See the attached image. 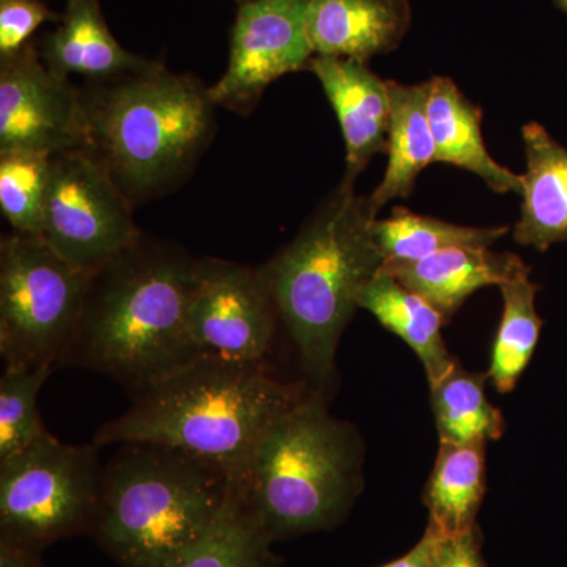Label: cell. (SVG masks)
<instances>
[{"mask_svg":"<svg viewBox=\"0 0 567 567\" xmlns=\"http://www.w3.org/2000/svg\"><path fill=\"white\" fill-rule=\"evenodd\" d=\"M197 267L182 246L142 234L89 278L61 368L91 369L136 394L199 358L188 330Z\"/></svg>","mask_w":567,"mask_h":567,"instance_id":"cell-1","label":"cell"},{"mask_svg":"<svg viewBox=\"0 0 567 567\" xmlns=\"http://www.w3.org/2000/svg\"><path fill=\"white\" fill-rule=\"evenodd\" d=\"M312 386L286 382L264 363L199 357L133 394L132 406L99 429L96 446L159 443L221 466L233 480L257 443Z\"/></svg>","mask_w":567,"mask_h":567,"instance_id":"cell-2","label":"cell"},{"mask_svg":"<svg viewBox=\"0 0 567 567\" xmlns=\"http://www.w3.org/2000/svg\"><path fill=\"white\" fill-rule=\"evenodd\" d=\"M81 92L85 151L102 163L133 207L182 185L215 133L218 106L208 87L159 62L89 82Z\"/></svg>","mask_w":567,"mask_h":567,"instance_id":"cell-3","label":"cell"},{"mask_svg":"<svg viewBox=\"0 0 567 567\" xmlns=\"http://www.w3.org/2000/svg\"><path fill=\"white\" fill-rule=\"evenodd\" d=\"M375 219L371 199L341 183L297 237L262 265L306 382L322 394L334 382L336 352L358 308L357 295L383 265Z\"/></svg>","mask_w":567,"mask_h":567,"instance_id":"cell-4","label":"cell"},{"mask_svg":"<svg viewBox=\"0 0 567 567\" xmlns=\"http://www.w3.org/2000/svg\"><path fill=\"white\" fill-rule=\"evenodd\" d=\"M361 464L357 431L312 388L265 432L234 487L275 543L341 524L360 495Z\"/></svg>","mask_w":567,"mask_h":567,"instance_id":"cell-5","label":"cell"},{"mask_svg":"<svg viewBox=\"0 0 567 567\" xmlns=\"http://www.w3.org/2000/svg\"><path fill=\"white\" fill-rule=\"evenodd\" d=\"M221 466L159 443H123L103 470L95 533L125 567H167L207 533L233 494Z\"/></svg>","mask_w":567,"mask_h":567,"instance_id":"cell-6","label":"cell"},{"mask_svg":"<svg viewBox=\"0 0 567 567\" xmlns=\"http://www.w3.org/2000/svg\"><path fill=\"white\" fill-rule=\"evenodd\" d=\"M89 278L43 238H2L0 354L6 368H61L76 333Z\"/></svg>","mask_w":567,"mask_h":567,"instance_id":"cell-7","label":"cell"},{"mask_svg":"<svg viewBox=\"0 0 567 567\" xmlns=\"http://www.w3.org/2000/svg\"><path fill=\"white\" fill-rule=\"evenodd\" d=\"M99 450L48 435L0 461V537L44 548L95 528L104 470Z\"/></svg>","mask_w":567,"mask_h":567,"instance_id":"cell-8","label":"cell"},{"mask_svg":"<svg viewBox=\"0 0 567 567\" xmlns=\"http://www.w3.org/2000/svg\"><path fill=\"white\" fill-rule=\"evenodd\" d=\"M133 208L85 148L59 153L51 158L41 238L92 275L141 237Z\"/></svg>","mask_w":567,"mask_h":567,"instance_id":"cell-9","label":"cell"},{"mask_svg":"<svg viewBox=\"0 0 567 567\" xmlns=\"http://www.w3.org/2000/svg\"><path fill=\"white\" fill-rule=\"evenodd\" d=\"M279 320L262 267L213 257L199 259L188 330L200 357L264 363Z\"/></svg>","mask_w":567,"mask_h":567,"instance_id":"cell-10","label":"cell"},{"mask_svg":"<svg viewBox=\"0 0 567 567\" xmlns=\"http://www.w3.org/2000/svg\"><path fill=\"white\" fill-rule=\"evenodd\" d=\"M311 0H240L221 80L208 87L216 106L249 114L265 89L284 74L309 70Z\"/></svg>","mask_w":567,"mask_h":567,"instance_id":"cell-11","label":"cell"},{"mask_svg":"<svg viewBox=\"0 0 567 567\" xmlns=\"http://www.w3.org/2000/svg\"><path fill=\"white\" fill-rule=\"evenodd\" d=\"M85 145L81 89L48 69L32 41L0 58V155L54 156Z\"/></svg>","mask_w":567,"mask_h":567,"instance_id":"cell-12","label":"cell"},{"mask_svg":"<svg viewBox=\"0 0 567 567\" xmlns=\"http://www.w3.org/2000/svg\"><path fill=\"white\" fill-rule=\"evenodd\" d=\"M309 70L322 84L338 115L347 153L341 183L353 186L371 159L388 148L391 117L388 81L380 80L364 62L353 59L315 55Z\"/></svg>","mask_w":567,"mask_h":567,"instance_id":"cell-13","label":"cell"},{"mask_svg":"<svg viewBox=\"0 0 567 567\" xmlns=\"http://www.w3.org/2000/svg\"><path fill=\"white\" fill-rule=\"evenodd\" d=\"M383 268L434 306L446 322L483 287H502L529 275L527 264L516 254L488 248L446 249L420 260L385 262Z\"/></svg>","mask_w":567,"mask_h":567,"instance_id":"cell-14","label":"cell"},{"mask_svg":"<svg viewBox=\"0 0 567 567\" xmlns=\"http://www.w3.org/2000/svg\"><path fill=\"white\" fill-rule=\"evenodd\" d=\"M412 21L409 0H311L316 55L364 62L394 50Z\"/></svg>","mask_w":567,"mask_h":567,"instance_id":"cell-15","label":"cell"},{"mask_svg":"<svg viewBox=\"0 0 567 567\" xmlns=\"http://www.w3.org/2000/svg\"><path fill=\"white\" fill-rule=\"evenodd\" d=\"M40 55L59 76L81 74L89 82L114 80L148 63L115 40L99 0H66L62 21L44 37Z\"/></svg>","mask_w":567,"mask_h":567,"instance_id":"cell-16","label":"cell"},{"mask_svg":"<svg viewBox=\"0 0 567 567\" xmlns=\"http://www.w3.org/2000/svg\"><path fill=\"white\" fill-rule=\"evenodd\" d=\"M427 117L435 142V163L451 164L483 178L495 193H524V175L496 163L481 132L483 112L446 76L429 81Z\"/></svg>","mask_w":567,"mask_h":567,"instance_id":"cell-17","label":"cell"},{"mask_svg":"<svg viewBox=\"0 0 567 567\" xmlns=\"http://www.w3.org/2000/svg\"><path fill=\"white\" fill-rule=\"evenodd\" d=\"M522 136L527 173L514 238L518 245L547 251L567 240V148L540 123H527Z\"/></svg>","mask_w":567,"mask_h":567,"instance_id":"cell-18","label":"cell"},{"mask_svg":"<svg viewBox=\"0 0 567 567\" xmlns=\"http://www.w3.org/2000/svg\"><path fill=\"white\" fill-rule=\"evenodd\" d=\"M357 305L371 312L386 330L398 334L417 354L429 385L434 386L457 364L443 341L445 317L421 295L406 289L383 265L361 287Z\"/></svg>","mask_w":567,"mask_h":567,"instance_id":"cell-19","label":"cell"},{"mask_svg":"<svg viewBox=\"0 0 567 567\" xmlns=\"http://www.w3.org/2000/svg\"><path fill=\"white\" fill-rule=\"evenodd\" d=\"M388 89L391 99L388 167L382 183L369 197L375 215L391 200L409 197L421 171L435 163V142L427 117L431 84L388 81Z\"/></svg>","mask_w":567,"mask_h":567,"instance_id":"cell-20","label":"cell"},{"mask_svg":"<svg viewBox=\"0 0 567 567\" xmlns=\"http://www.w3.org/2000/svg\"><path fill=\"white\" fill-rule=\"evenodd\" d=\"M487 443L440 442L434 470L424 488L429 524L443 536L464 535L477 527L486 495Z\"/></svg>","mask_w":567,"mask_h":567,"instance_id":"cell-21","label":"cell"},{"mask_svg":"<svg viewBox=\"0 0 567 567\" xmlns=\"http://www.w3.org/2000/svg\"><path fill=\"white\" fill-rule=\"evenodd\" d=\"M507 227H470L394 208L386 219H375L377 248L385 262L420 260L453 248H491Z\"/></svg>","mask_w":567,"mask_h":567,"instance_id":"cell-22","label":"cell"},{"mask_svg":"<svg viewBox=\"0 0 567 567\" xmlns=\"http://www.w3.org/2000/svg\"><path fill=\"white\" fill-rule=\"evenodd\" d=\"M487 375L473 374L454 365L439 383L431 386L436 431L440 442L472 445L502 439L505 420L488 402L484 383Z\"/></svg>","mask_w":567,"mask_h":567,"instance_id":"cell-23","label":"cell"},{"mask_svg":"<svg viewBox=\"0 0 567 567\" xmlns=\"http://www.w3.org/2000/svg\"><path fill=\"white\" fill-rule=\"evenodd\" d=\"M271 544L234 487L207 533L167 567H278Z\"/></svg>","mask_w":567,"mask_h":567,"instance_id":"cell-24","label":"cell"},{"mask_svg":"<svg viewBox=\"0 0 567 567\" xmlns=\"http://www.w3.org/2000/svg\"><path fill=\"white\" fill-rule=\"evenodd\" d=\"M502 323L492 349L488 379L499 393H509L532 361L539 342L543 320L536 311V295L539 287L529 275L503 284Z\"/></svg>","mask_w":567,"mask_h":567,"instance_id":"cell-25","label":"cell"},{"mask_svg":"<svg viewBox=\"0 0 567 567\" xmlns=\"http://www.w3.org/2000/svg\"><path fill=\"white\" fill-rule=\"evenodd\" d=\"M51 158L40 153L0 155V208L13 234L41 238Z\"/></svg>","mask_w":567,"mask_h":567,"instance_id":"cell-26","label":"cell"},{"mask_svg":"<svg viewBox=\"0 0 567 567\" xmlns=\"http://www.w3.org/2000/svg\"><path fill=\"white\" fill-rule=\"evenodd\" d=\"M54 369L6 368L0 377V461L51 435L41 421L39 394Z\"/></svg>","mask_w":567,"mask_h":567,"instance_id":"cell-27","label":"cell"},{"mask_svg":"<svg viewBox=\"0 0 567 567\" xmlns=\"http://www.w3.org/2000/svg\"><path fill=\"white\" fill-rule=\"evenodd\" d=\"M47 21H62L40 0H10L0 3V58L20 51L33 32Z\"/></svg>","mask_w":567,"mask_h":567,"instance_id":"cell-28","label":"cell"},{"mask_svg":"<svg viewBox=\"0 0 567 567\" xmlns=\"http://www.w3.org/2000/svg\"><path fill=\"white\" fill-rule=\"evenodd\" d=\"M439 567H488L481 551L480 528L464 535L445 537Z\"/></svg>","mask_w":567,"mask_h":567,"instance_id":"cell-29","label":"cell"},{"mask_svg":"<svg viewBox=\"0 0 567 567\" xmlns=\"http://www.w3.org/2000/svg\"><path fill=\"white\" fill-rule=\"evenodd\" d=\"M445 537L434 527L427 525L423 537L417 540L412 550L406 551L401 558H395L394 561L379 567H439L440 551H442Z\"/></svg>","mask_w":567,"mask_h":567,"instance_id":"cell-30","label":"cell"},{"mask_svg":"<svg viewBox=\"0 0 567 567\" xmlns=\"http://www.w3.org/2000/svg\"><path fill=\"white\" fill-rule=\"evenodd\" d=\"M44 548L0 537V567H41Z\"/></svg>","mask_w":567,"mask_h":567,"instance_id":"cell-31","label":"cell"},{"mask_svg":"<svg viewBox=\"0 0 567 567\" xmlns=\"http://www.w3.org/2000/svg\"><path fill=\"white\" fill-rule=\"evenodd\" d=\"M555 3H557L559 9H561L563 11H565V13H567V0H555Z\"/></svg>","mask_w":567,"mask_h":567,"instance_id":"cell-32","label":"cell"},{"mask_svg":"<svg viewBox=\"0 0 567 567\" xmlns=\"http://www.w3.org/2000/svg\"><path fill=\"white\" fill-rule=\"evenodd\" d=\"M10 2V0H0V3Z\"/></svg>","mask_w":567,"mask_h":567,"instance_id":"cell-33","label":"cell"}]
</instances>
